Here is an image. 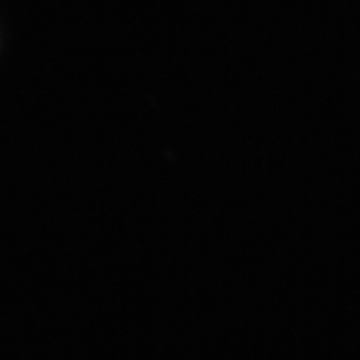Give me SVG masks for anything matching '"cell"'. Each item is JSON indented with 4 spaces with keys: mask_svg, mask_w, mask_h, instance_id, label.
<instances>
[]
</instances>
